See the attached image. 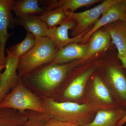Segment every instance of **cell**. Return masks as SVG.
<instances>
[{
  "instance_id": "6da1fadb",
  "label": "cell",
  "mask_w": 126,
  "mask_h": 126,
  "mask_svg": "<svg viewBox=\"0 0 126 126\" xmlns=\"http://www.w3.org/2000/svg\"><path fill=\"white\" fill-rule=\"evenodd\" d=\"M83 61L80 59L66 63L49 65L21 79L25 86L40 98L53 99L70 72Z\"/></svg>"
},
{
  "instance_id": "2e32d148",
  "label": "cell",
  "mask_w": 126,
  "mask_h": 126,
  "mask_svg": "<svg viewBox=\"0 0 126 126\" xmlns=\"http://www.w3.org/2000/svg\"><path fill=\"white\" fill-rule=\"evenodd\" d=\"M87 52L82 59L90 58L97 53L106 49L110 44L111 37L107 30H98L91 36Z\"/></svg>"
},
{
  "instance_id": "d4e9b609",
  "label": "cell",
  "mask_w": 126,
  "mask_h": 126,
  "mask_svg": "<svg viewBox=\"0 0 126 126\" xmlns=\"http://www.w3.org/2000/svg\"><path fill=\"white\" fill-rule=\"evenodd\" d=\"M6 67V65H0V72H1L2 69H3L5 68Z\"/></svg>"
},
{
  "instance_id": "8992f818",
  "label": "cell",
  "mask_w": 126,
  "mask_h": 126,
  "mask_svg": "<svg viewBox=\"0 0 126 126\" xmlns=\"http://www.w3.org/2000/svg\"><path fill=\"white\" fill-rule=\"evenodd\" d=\"M94 68H90L73 80L64 83L53 99L59 102H72L80 98L83 95L89 78Z\"/></svg>"
},
{
  "instance_id": "5b68a950",
  "label": "cell",
  "mask_w": 126,
  "mask_h": 126,
  "mask_svg": "<svg viewBox=\"0 0 126 126\" xmlns=\"http://www.w3.org/2000/svg\"><path fill=\"white\" fill-rule=\"evenodd\" d=\"M120 0H106L94 8L79 13L67 11V16L73 19L77 23L72 30V36L76 37L88 31L87 30L91 25L96 24L106 9Z\"/></svg>"
},
{
  "instance_id": "484cf974",
  "label": "cell",
  "mask_w": 126,
  "mask_h": 126,
  "mask_svg": "<svg viewBox=\"0 0 126 126\" xmlns=\"http://www.w3.org/2000/svg\"><path fill=\"white\" fill-rule=\"evenodd\" d=\"M122 0L124 4V5L126 6V0Z\"/></svg>"
},
{
  "instance_id": "7a4b0ae2",
  "label": "cell",
  "mask_w": 126,
  "mask_h": 126,
  "mask_svg": "<svg viewBox=\"0 0 126 126\" xmlns=\"http://www.w3.org/2000/svg\"><path fill=\"white\" fill-rule=\"evenodd\" d=\"M40 98L44 113L49 117L63 121L77 122L80 126L92 121L94 114L103 110L88 102L79 104L73 102H59L48 98Z\"/></svg>"
},
{
  "instance_id": "8fae6325",
  "label": "cell",
  "mask_w": 126,
  "mask_h": 126,
  "mask_svg": "<svg viewBox=\"0 0 126 126\" xmlns=\"http://www.w3.org/2000/svg\"><path fill=\"white\" fill-rule=\"evenodd\" d=\"M105 26L117 48L118 56L122 64L121 67L126 70V22L118 21Z\"/></svg>"
},
{
  "instance_id": "603a6c76",
  "label": "cell",
  "mask_w": 126,
  "mask_h": 126,
  "mask_svg": "<svg viewBox=\"0 0 126 126\" xmlns=\"http://www.w3.org/2000/svg\"><path fill=\"white\" fill-rule=\"evenodd\" d=\"M76 122L63 121L49 117L47 119L46 126H80Z\"/></svg>"
},
{
  "instance_id": "277c9868",
  "label": "cell",
  "mask_w": 126,
  "mask_h": 126,
  "mask_svg": "<svg viewBox=\"0 0 126 126\" xmlns=\"http://www.w3.org/2000/svg\"><path fill=\"white\" fill-rule=\"evenodd\" d=\"M0 108L44 113L40 98L25 86L21 78L16 87L0 104Z\"/></svg>"
},
{
  "instance_id": "5bb4252c",
  "label": "cell",
  "mask_w": 126,
  "mask_h": 126,
  "mask_svg": "<svg viewBox=\"0 0 126 126\" xmlns=\"http://www.w3.org/2000/svg\"><path fill=\"white\" fill-rule=\"evenodd\" d=\"M126 115V109L121 108L99 110L92 121L80 126H117L118 122Z\"/></svg>"
},
{
  "instance_id": "ffe728a7",
  "label": "cell",
  "mask_w": 126,
  "mask_h": 126,
  "mask_svg": "<svg viewBox=\"0 0 126 126\" xmlns=\"http://www.w3.org/2000/svg\"><path fill=\"white\" fill-rule=\"evenodd\" d=\"M101 1L99 0H53L52 4L45 9L46 12L60 7H63L66 10L71 12L81 7L91 6Z\"/></svg>"
},
{
  "instance_id": "30bf717a",
  "label": "cell",
  "mask_w": 126,
  "mask_h": 126,
  "mask_svg": "<svg viewBox=\"0 0 126 126\" xmlns=\"http://www.w3.org/2000/svg\"><path fill=\"white\" fill-rule=\"evenodd\" d=\"M92 100L88 102L97 105L103 110L117 108L112 93L101 79L95 76L93 79L91 89Z\"/></svg>"
},
{
  "instance_id": "52a82bcc",
  "label": "cell",
  "mask_w": 126,
  "mask_h": 126,
  "mask_svg": "<svg viewBox=\"0 0 126 126\" xmlns=\"http://www.w3.org/2000/svg\"><path fill=\"white\" fill-rule=\"evenodd\" d=\"M16 1L0 0V65H6L5 47L11 36L8 33V28L14 27L16 24L11 12Z\"/></svg>"
},
{
  "instance_id": "cb8c5ba5",
  "label": "cell",
  "mask_w": 126,
  "mask_h": 126,
  "mask_svg": "<svg viewBox=\"0 0 126 126\" xmlns=\"http://www.w3.org/2000/svg\"><path fill=\"white\" fill-rule=\"evenodd\" d=\"M126 115L125 116L119 120V121L117 123V126H123L124 124H126Z\"/></svg>"
},
{
  "instance_id": "d6986e66",
  "label": "cell",
  "mask_w": 126,
  "mask_h": 126,
  "mask_svg": "<svg viewBox=\"0 0 126 126\" xmlns=\"http://www.w3.org/2000/svg\"><path fill=\"white\" fill-rule=\"evenodd\" d=\"M36 42V38L34 35L27 32L26 36L21 42L11 46L9 49H6L5 51L7 54L15 56L19 60L33 48Z\"/></svg>"
},
{
  "instance_id": "ba28073f",
  "label": "cell",
  "mask_w": 126,
  "mask_h": 126,
  "mask_svg": "<svg viewBox=\"0 0 126 126\" xmlns=\"http://www.w3.org/2000/svg\"><path fill=\"white\" fill-rule=\"evenodd\" d=\"M118 21L126 22V7L122 0L112 5L103 12L101 18L92 29L84 34L81 41L83 44L86 43L92 35L101 27Z\"/></svg>"
},
{
  "instance_id": "e0dca14e",
  "label": "cell",
  "mask_w": 126,
  "mask_h": 126,
  "mask_svg": "<svg viewBox=\"0 0 126 126\" xmlns=\"http://www.w3.org/2000/svg\"><path fill=\"white\" fill-rule=\"evenodd\" d=\"M28 119L27 111L0 108V126H24Z\"/></svg>"
},
{
  "instance_id": "9a60e30c",
  "label": "cell",
  "mask_w": 126,
  "mask_h": 126,
  "mask_svg": "<svg viewBox=\"0 0 126 126\" xmlns=\"http://www.w3.org/2000/svg\"><path fill=\"white\" fill-rule=\"evenodd\" d=\"M15 20L16 24L23 26L36 39L47 36L48 28L39 16H24L16 18Z\"/></svg>"
},
{
  "instance_id": "7402d4cb",
  "label": "cell",
  "mask_w": 126,
  "mask_h": 126,
  "mask_svg": "<svg viewBox=\"0 0 126 126\" xmlns=\"http://www.w3.org/2000/svg\"><path fill=\"white\" fill-rule=\"evenodd\" d=\"M28 119L24 126H46L49 117L44 113L27 111Z\"/></svg>"
},
{
  "instance_id": "44dd1931",
  "label": "cell",
  "mask_w": 126,
  "mask_h": 126,
  "mask_svg": "<svg viewBox=\"0 0 126 126\" xmlns=\"http://www.w3.org/2000/svg\"><path fill=\"white\" fill-rule=\"evenodd\" d=\"M67 11L63 7L55 8L39 16L48 29H52L60 25L66 18Z\"/></svg>"
},
{
  "instance_id": "9c48e42d",
  "label": "cell",
  "mask_w": 126,
  "mask_h": 126,
  "mask_svg": "<svg viewBox=\"0 0 126 126\" xmlns=\"http://www.w3.org/2000/svg\"><path fill=\"white\" fill-rule=\"evenodd\" d=\"M75 22L73 19L67 16L58 27L48 29L47 36L56 43L59 48L70 43H78L81 41L84 34L87 32L72 38L69 37L68 31L73 30L75 26Z\"/></svg>"
},
{
  "instance_id": "ac0fdd59",
  "label": "cell",
  "mask_w": 126,
  "mask_h": 126,
  "mask_svg": "<svg viewBox=\"0 0 126 126\" xmlns=\"http://www.w3.org/2000/svg\"><path fill=\"white\" fill-rule=\"evenodd\" d=\"M16 18L24 16H40L46 13V11L41 7L39 0H18L16 1L12 7Z\"/></svg>"
},
{
  "instance_id": "4fadbf2b",
  "label": "cell",
  "mask_w": 126,
  "mask_h": 126,
  "mask_svg": "<svg viewBox=\"0 0 126 126\" xmlns=\"http://www.w3.org/2000/svg\"><path fill=\"white\" fill-rule=\"evenodd\" d=\"M88 44H79L72 43L59 48L56 56L49 65L62 64L83 58L87 50Z\"/></svg>"
},
{
  "instance_id": "7c38bea8",
  "label": "cell",
  "mask_w": 126,
  "mask_h": 126,
  "mask_svg": "<svg viewBox=\"0 0 126 126\" xmlns=\"http://www.w3.org/2000/svg\"><path fill=\"white\" fill-rule=\"evenodd\" d=\"M107 78L118 102L126 105V78L122 70L117 66H109L107 69Z\"/></svg>"
},
{
  "instance_id": "3957f363",
  "label": "cell",
  "mask_w": 126,
  "mask_h": 126,
  "mask_svg": "<svg viewBox=\"0 0 126 126\" xmlns=\"http://www.w3.org/2000/svg\"><path fill=\"white\" fill-rule=\"evenodd\" d=\"M59 48L56 43L47 36L36 39L33 48L18 62V76L24 78L49 65L55 58Z\"/></svg>"
},
{
  "instance_id": "4316f807",
  "label": "cell",
  "mask_w": 126,
  "mask_h": 126,
  "mask_svg": "<svg viewBox=\"0 0 126 126\" xmlns=\"http://www.w3.org/2000/svg\"></svg>"
}]
</instances>
